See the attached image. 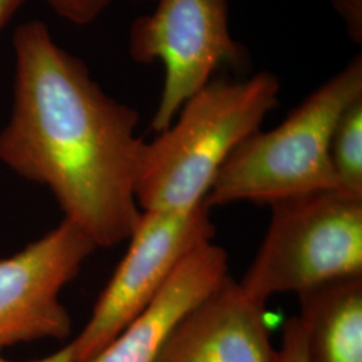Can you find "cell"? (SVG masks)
Instances as JSON below:
<instances>
[{
	"mask_svg": "<svg viewBox=\"0 0 362 362\" xmlns=\"http://www.w3.org/2000/svg\"><path fill=\"white\" fill-rule=\"evenodd\" d=\"M11 118L0 133V160L47 187L95 247L129 240L143 211L137 181L146 141L137 110L109 97L83 61L31 21L13 34Z\"/></svg>",
	"mask_w": 362,
	"mask_h": 362,
	"instance_id": "6da1fadb",
	"label": "cell"
},
{
	"mask_svg": "<svg viewBox=\"0 0 362 362\" xmlns=\"http://www.w3.org/2000/svg\"><path fill=\"white\" fill-rule=\"evenodd\" d=\"M272 71L242 81L212 79L152 143L145 144L137 181L141 211H188L204 203L238 145L260 129L278 105Z\"/></svg>",
	"mask_w": 362,
	"mask_h": 362,
	"instance_id": "7a4b0ae2",
	"label": "cell"
},
{
	"mask_svg": "<svg viewBox=\"0 0 362 362\" xmlns=\"http://www.w3.org/2000/svg\"><path fill=\"white\" fill-rule=\"evenodd\" d=\"M360 98L362 58L357 55L276 128L258 129L239 144L216 175L206 204H272L298 194L339 191L330 161V140L338 118Z\"/></svg>",
	"mask_w": 362,
	"mask_h": 362,
	"instance_id": "3957f363",
	"label": "cell"
},
{
	"mask_svg": "<svg viewBox=\"0 0 362 362\" xmlns=\"http://www.w3.org/2000/svg\"><path fill=\"white\" fill-rule=\"evenodd\" d=\"M258 254L239 282L266 305L327 281L362 275V199L338 189L275 202Z\"/></svg>",
	"mask_w": 362,
	"mask_h": 362,
	"instance_id": "277c9868",
	"label": "cell"
},
{
	"mask_svg": "<svg viewBox=\"0 0 362 362\" xmlns=\"http://www.w3.org/2000/svg\"><path fill=\"white\" fill-rule=\"evenodd\" d=\"M215 224L204 203L188 211H143L129 248L98 298L90 320L69 348L88 362L143 313L181 262L211 243Z\"/></svg>",
	"mask_w": 362,
	"mask_h": 362,
	"instance_id": "5b68a950",
	"label": "cell"
},
{
	"mask_svg": "<svg viewBox=\"0 0 362 362\" xmlns=\"http://www.w3.org/2000/svg\"><path fill=\"white\" fill-rule=\"evenodd\" d=\"M228 0H157L152 13L129 31V55L137 64L160 62L164 82L152 129H167L185 104L224 65H240L245 52L230 30Z\"/></svg>",
	"mask_w": 362,
	"mask_h": 362,
	"instance_id": "8992f818",
	"label": "cell"
},
{
	"mask_svg": "<svg viewBox=\"0 0 362 362\" xmlns=\"http://www.w3.org/2000/svg\"><path fill=\"white\" fill-rule=\"evenodd\" d=\"M97 247L69 220L0 259V349L39 339H65L71 320L61 293Z\"/></svg>",
	"mask_w": 362,
	"mask_h": 362,
	"instance_id": "52a82bcc",
	"label": "cell"
},
{
	"mask_svg": "<svg viewBox=\"0 0 362 362\" xmlns=\"http://www.w3.org/2000/svg\"><path fill=\"white\" fill-rule=\"evenodd\" d=\"M264 306L228 275L173 327L155 362H275Z\"/></svg>",
	"mask_w": 362,
	"mask_h": 362,
	"instance_id": "ba28073f",
	"label": "cell"
},
{
	"mask_svg": "<svg viewBox=\"0 0 362 362\" xmlns=\"http://www.w3.org/2000/svg\"><path fill=\"white\" fill-rule=\"evenodd\" d=\"M228 255L214 242L179 264L149 306L88 362H155L181 318L228 276Z\"/></svg>",
	"mask_w": 362,
	"mask_h": 362,
	"instance_id": "9c48e42d",
	"label": "cell"
},
{
	"mask_svg": "<svg viewBox=\"0 0 362 362\" xmlns=\"http://www.w3.org/2000/svg\"><path fill=\"white\" fill-rule=\"evenodd\" d=\"M308 362H362V275L297 294Z\"/></svg>",
	"mask_w": 362,
	"mask_h": 362,
	"instance_id": "30bf717a",
	"label": "cell"
},
{
	"mask_svg": "<svg viewBox=\"0 0 362 362\" xmlns=\"http://www.w3.org/2000/svg\"><path fill=\"white\" fill-rule=\"evenodd\" d=\"M330 161L339 191L362 199V98L338 118L330 140Z\"/></svg>",
	"mask_w": 362,
	"mask_h": 362,
	"instance_id": "8fae6325",
	"label": "cell"
},
{
	"mask_svg": "<svg viewBox=\"0 0 362 362\" xmlns=\"http://www.w3.org/2000/svg\"><path fill=\"white\" fill-rule=\"evenodd\" d=\"M46 1L59 16H62L65 21L77 26H86L93 23L94 21H97L112 3V0H46Z\"/></svg>",
	"mask_w": 362,
	"mask_h": 362,
	"instance_id": "7c38bea8",
	"label": "cell"
},
{
	"mask_svg": "<svg viewBox=\"0 0 362 362\" xmlns=\"http://www.w3.org/2000/svg\"><path fill=\"white\" fill-rule=\"evenodd\" d=\"M275 362H308L305 336L297 317H291L284 325L281 348L275 349Z\"/></svg>",
	"mask_w": 362,
	"mask_h": 362,
	"instance_id": "4fadbf2b",
	"label": "cell"
},
{
	"mask_svg": "<svg viewBox=\"0 0 362 362\" xmlns=\"http://www.w3.org/2000/svg\"><path fill=\"white\" fill-rule=\"evenodd\" d=\"M336 13L342 18L350 39L362 42V0H332Z\"/></svg>",
	"mask_w": 362,
	"mask_h": 362,
	"instance_id": "5bb4252c",
	"label": "cell"
},
{
	"mask_svg": "<svg viewBox=\"0 0 362 362\" xmlns=\"http://www.w3.org/2000/svg\"><path fill=\"white\" fill-rule=\"evenodd\" d=\"M25 0H0V31Z\"/></svg>",
	"mask_w": 362,
	"mask_h": 362,
	"instance_id": "9a60e30c",
	"label": "cell"
},
{
	"mask_svg": "<svg viewBox=\"0 0 362 362\" xmlns=\"http://www.w3.org/2000/svg\"><path fill=\"white\" fill-rule=\"evenodd\" d=\"M27 362H76V360H74V356H73L71 350L69 348V345H66L65 348L52 353V354L47 356V357Z\"/></svg>",
	"mask_w": 362,
	"mask_h": 362,
	"instance_id": "2e32d148",
	"label": "cell"
},
{
	"mask_svg": "<svg viewBox=\"0 0 362 362\" xmlns=\"http://www.w3.org/2000/svg\"><path fill=\"white\" fill-rule=\"evenodd\" d=\"M0 362H13V361H7V360H3V358H0Z\"/></svg>",
	"mask_w": 362,
	"mask_h": 362,
	"instance_id": "e0dca14e",
	"label": "cell"
},
{
	"mask_svg": "<svg viewBox=\"0 0 362 362\" xmlns=\"http://www.w3.org/2000/svg\"><path fill=\"white\" fill-rule=\"evenodd\" d=\"M140 1H141V0H140Z\"/></svg>",
	"mask_w": 362,
	"mask_h": 362,
	"instance_id": "ac0fdd59",
	"label": "cell"
}]
</instances>
